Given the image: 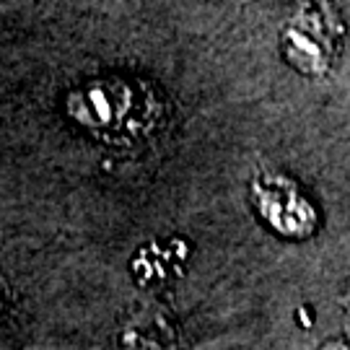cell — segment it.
<instances>
[{
	"instance_id": "cell-1",
	"label": "cell",
	"mask_w": 350,
	"mask_h": 350,
	"mask_svg": "<svg viewBox=\"0 0 350 350\" xmlns=\"http://www.w3.org/2000/svg\"><path fill=\"white\" fill-rule=\"evenodd\" d=\"M345 21L335 0H296L278 34L280 55L306 78H325L342 57Z\"/></svg>"
},
{
	"instance_id": "cell-4",
	"label": "cell",
	"mask_w": 350,
	"mask_h": 350,
	"mask_svg": "<svg viewBox=\"0 0 350 350\" xmlns=\"http://www.w3.org/2000/svg\"><path fill=\"white\" fill-rule=\"evenodd\" d=\"M189 260V244L185 239H166V241H148L133 257V275L140 286H163L176 275H182Z\"/></svg>"
},
{
	"instance_id": "cell-3",
	"label": "cell",
	"mask_w": 350,
	"mask_h": 350,
	"mask_svg": "<svg viewBox=\"0 0 350 350\" xmlns=\"http://www.w3.org/2000/svg\"><path fill=\"white\" fill-rule=\"evenodd\" d=\"M250 202L257 218L280 239H309L319 228V208L299 182L280 172L257 174L250 185Z\"/></svg>"
},
{
	"instance_id": "cell-2",
	"label": "cell",
	"mask_w": 350,
	"mask_h": 350,
	"mask_svg": "<svg viewBox=\"0 0 350 350\" xmlns=\"http://www.w3.org/2000/svg\"><path fill=\"white\" fill-rule=\"evenodd\" d=\"M65 109L78 127L114 138L146 130L156 117V101L130 78H94L68 94Z\"/></svg>"
}]
</instances>
